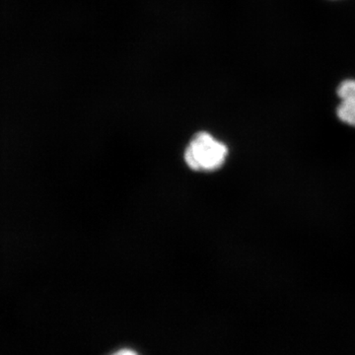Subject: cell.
<instances>
[{"label": "cell", "mask_w": 355, "mask_h": 355, "mask_svg": "<svg viewBox=\"0 0 355 355\" xmlns=\"http://www.w3.org/2000/svg\"><path fill=\"white\" fill-rule=\"evenodd\" d=\"M340 102L336 108L338 120L349 127L355 128V79H347L338 85Z\"/></svg>", "instance_id": "cell-2"}, {"label": "cell", "mask_w": 355, "mask_h": 355, "mask_svg": "<svg viewBox=\"0 0 355 355\" xmlns=\"http://www.w3.org/2000/svg\"><path fill=\"white\" fill-rule=\"evenodd\" d=\"M111 355H139L137 354L135 350L132 349H121L120 350H116V352L112 354Z\"/></svg>", "instance_id": "cell-3"}, {"label": "cell", "mask_w": 355, "mask_h": 355, "mask_svg": "<svg viewBox=\"0 0 355 355\" xmlns=\"http://www.w3.org/2000/svg\"><path fill=\"white\" fill-rule=\"evenodd\" d=\"M228 147L207 132H198L184 153L186 164L197 172H214L225 164Z\"/></svg>", "instance_id": "cell-1"}]
</instances>
